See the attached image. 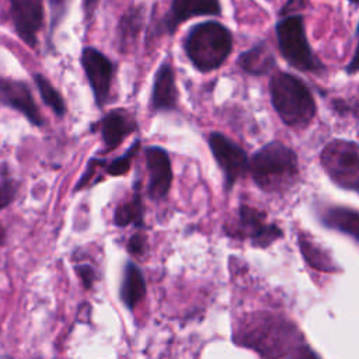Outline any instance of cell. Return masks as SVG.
<instances>
[{
  "mask_svg": "<svg viewBox=\"0 0 359 359\" xmlns=\"http://www.w3.org/2000/svg\"><path fill=\"white\" fill-rule=\"evenodd\" d=\"M146 248V236L143 233H135L128 241V252L132 255H142Z\"/></svg>",
  "mask_w": 359,
  "mask_h": 359,
  "instance_id": "obj_25",
  "label": "cell"
},
{
  "mask_svg": "<svg viewBox=\"0 0 359 359\" xmlns=\"http://www.w3.org/2000/svg\"><path fill=\"white\" fill-rule=\"evenodd\" d=\"M0 104L17 109L35 126L43 125L42 115L25 81L0 77Z\"/></svg>",
  "mask_w": 359,
  "mask_h": 359,
  "instance_id": "obj_9",
  "label": "cell"
},
{
  "mask_svg": "<svg viewBox=\"0 0 359 359\" xmlns=\"http://www.w3.org/2000/svg\"><path fill=\"white\" fill-rule=\"evenodd\" d=\"M146 165L149 170L147 195L153 201L164 198L172 184V168L167 150L158 146L146 149Z\"/></svg>",
  "mask_w": 359,
  "mask_h": 359,
  "instance_id": "obj_10",
  "label": "cell"
},
{
  "mask_svg": "<svg viewBox=\"0 0 359 359\" xmlns=\"http://www.w3.org/2000/svg\"><path fill=\"white\" fill-rule=\"evenodd\" d=\"M140 149V142L136 140L133 142V144L125 151V154L114 158L108 165H107V172L112 177H119V175H125L129 171L130 163L135 157V154L139 151Z\"/></svg>",
  "mask_w": 359,
  "mask_h": 359,
  "instance_id": "obj_22",
  "label": "cell"
},
{
  "mask_svg": "<svg viewBox=\"0 0 359 359\" xmlns=\"http://www.w3.org/2000/svg\"><path fill=\"white\" fill-rule=\"evenodd\" d=\"M34 81L39 90L41 98L46 104V107H49L55 112V115L63 116L66 114V104H65L62 95L59 94V91L41 73L34 74Z\"/></svg>",
  "mask_w": 359,
  "mask_h": 359,
  "instance_id": "obj_20",
  "label": "cell"
},
{
  "mask_svg": "<svg viewBox=\"0 0 359 359\" xmlns=\"http://www.w3.org/2000/svg\"><path fill=\"white\" fill-rule=\"evenodd\" d=\"M137 125L133 118L123 109L109 111L100 122L101 136L104 142L102 153L115 150L130 133L136 130Z\"/></svg>",
  "mask_w": 359,
  "mask_h": 359,
  "instance_id": "obj_13",
  "label": "cell"
},
{
  "mask_svg": "<svg viewBox=\"0 0 359 359\" xmlns=\"http://www.w3.org/2000/svg\"><path fill=\"white\" fill-rule=\"evenodd\" d=\"M4 240H6V231H4V229L0 226V245L4 244Z\"/></svg>",
  "mask_w": 359,
  "mask_h": 359,
  "instance_id": "obj_30",
  "label": "cell"
},
{
  "mask_svg": "<svg viewBox=\"0 0 359 359\" xmlns=\"http://www.w3.org/2000/svg\"><path fill=\"white\" fill-rule=\"evenodd\" d=\"M233 48L230 31L217 21L194 25L185 36L184 49L192 65L203 73L220 67Z\"/></svg>",
  "mask_w": 359,
  "mask_h": 359,
  "instance_id": "obj_1",
  "label": "cell"
},
{
  "mask_svg": "<svg viewBox=\"0 0 359 359\" xmlns=\"http://www.w3.org/2000/svg\"><path fill=\"white\" fill-rule=\"evenodd\" d=\"M76 272L80 276L83 285L86 289H90L95 280V271L91 265L88 264H81V265H76Z\"/></svg>",
  "mask_w": 359,
  "mask_h": 359,
  "instance_id": "obj_26",
  "label": "cell"
},
{
  "mask_svg": "<svg viewBox=\"0 0 359 359\" xmlns=\"http://www.w3.org/2000/svg\"><path fill=\"white\" fill-rule=\"evenodd\" d=\"M11 18L18 36L31 48L36 46L43 24V0H10Z\"/></svg>",
  "mask_w": 359,
  "mask_h": 359,
  "instance_id": "obj_8",
  "label": "cell"
},
{
  "mask_svg": "<svg viewBox=\"0 0 359 359\" xmlns=\"http://www.w3.org/2000/svg\"><path fill=\"white\" fill-rule=\"evenodd\" d=\"M300 247H302V252H303L306 261L311 266L318 268L321 271H334V265L330 261V258H327L325 252L303 234L300 236Z\"/></svg>",
  "mask_w": 359,
  "mask_h": 359,
  "instance_id": "obj_21",
  "label": "cell"
},
{
  "mask_svg": "<svg viewBox=\"0 0 359 359\" xmlns=\"http://www.w3.org/2000/svg\"><path fill=\"white\" fill-rule=\"evenodd\" d=\"M104 163H105L104 160L91 158V160L88 161V164H87V168H86V171H84L83 177L79 180V182H77V185H76L74 191H79V189L84 188V187L88 184V181H90V178L93 177V174H95V168H97V167H100V165H104Z\"/></svg>",
  "mask_w": 359,
  "mask_h": 359,
  "instance_id": "obj_27",
  "label": "cell"
},
{
  "mask_svg": "<svg viewBox=\"0 0 359 359\" xmlns=\"http://www.w3.org/2000/svg\"><path fill=\"white\" fill-rule=\"evenodd\" d=\"M219 14V0H172L170 11L165 14L163 20V27L167 32L172 34L181 22L189 18Z\"/></svg>",
  "mask_w": 359,
  "mask_h": 359,
  "instance_id": "obj_12",
  "label": "cell"
},
{
  "mask_svg": "<svg viewBox=\"0 0 359 359\" xmlns=\"http://www.w3.org/2000/svg\"><path fill=\"white\" fill-rule=\"evenodd\" d=\"M143 202L139 191L133 194V196L116 206L114 213V223L119 227H126L129 224H135L136 227L143 226Z\"/></svg>",
  "mask_w": 359,
  "mask_h": 359,
  "instance_id": "obj_18",
  "label": "cell"
},
{
  "mask_svg": "<svg viewBox=\"0 0 359 359\" xmlns=\"http://www.w3.org/2000/svg\"><path fill=\"white\" fill-rule=\"evenodd\" d=\"M250 172L261 189L280 192L289 188L297 177V156L287 146L271 142L251 157Z\"/></svg>",
  "mask_w": 359,
  "mask_h": 359,
  "instance_id": "obj_2",
  "label": "cell"
},
{
  "mask_svg": "<svg viewBox=\"0 0 359 359\" xmlns=\"http://www.w3.org/2000/svg\"><path fill=\"white\" fill-rule=\"evenodd\" d=\"M142 21H143V10L139 7L130 8L122 15L118 25V36H119V43L122 49L128 48L136 39L142 27Z\"/></svg>",
  "mask_w": 359,
  "mask_h": 359,
  "instance_id": "obj_19",
  "label": "cell"
},
{
  "mask_svg": "<svg viewBox=\"0 0 359 359\" xmlns=\"http://www.w3.org/2000/svg\"><path fill=\"white\" fill-rule=\"evenodd\" d=\"M346 72L349 74H353V73L359 72V27H358V46H356V50H355V55H353L351 63L346 67Z\"/></svg>",
  "mask_w": 359,
  "mask_h": 359,
  "instance_id": "obj_28",
  "label": "cell"
},
{
  "mask_svg": "<svg viewBox=\"0 0 359 359\" xmlns=\"http://www.w3.org/2000/svg\"><path fill=\"white\" fill-rule=\"evenodd\" d=\"M0 359H13V358H10V356H1Z\"/></svg>",
  "mask_w": 359,
  "mask_h": 359,
  "instance_id": "obj_31",
  "label": "cell"
},
{
  "mask_svg": "<svg viewBox=\"0 0 359 359\" xmlns=\"http://www.w3.org/2000/svg\"><path fill=\"white\" fill-rule=\"evenodd\" d=\"M17 191L18 185L14 180H4L0 182V210L7 208L15 199Z\"/></svg>",
  "mask_w": 359,
  "mask_h": 359,
  "instance_id": "obj_24",
  "label": "cell"
},
{
  "mask_svg": "<svg viewBox=\"0 0 359 359\" xmlns=\"http://www.w3.org/2000/svg\"><path fill=\"white\" fill-rule=\"evenodd\" d=\"M81 66L94 94L95 104L102 108L108 100L114 74L112 62L98 49L86 46L80 56Z\"/></svg>",
  "mask_w": 359,
  "mask_h": 359,
  "instance_id": "obj_7",
  "label": "cell"
},
{
  "mask_svg": "<svg viewBox=\"0 0 359 359\" xmlns=\"http://www.w3.org/2000/svg\"><path fill=\"white\" fill-rule=\"evenodd\" d=\"M276 36L283 57L293 67L310 73L323 70V65L310 49L300 15L289 14L280 20L276 25Z\"/></svg>",
  "mask_w": 359,
  "mask_h": 359,
  "instance_id": "obj_4",
  "label": "cell"
},
{
  "mask_svg": "<svg viewBox=\"0 0 359 359\" xmlns=\"http://www.w3.org/2000/svg\"><path fill=\"white\" fill-rule=\"evenodd\" d=\"M321 164L339 187L359 192V144L349 140H332L321 151Z\"/></svg>",
  "mask_w": 359,
  "mask_h": 359,
  "instance_id": "obj_5",
  "label": "cell"
},
{
  "mask_svg": "<svg viewBox=\"0 0 359 359\" xmlns=\"http://www.w3.org/2000/svg\"><path fill=\"white\" fill-rule=\"evenodd\" d=\"M271 101L280 119L290 128H306L316 114L307 86L289 73H275L269 84Z\"/></svg>",
  "mask_w": 359,
  "mask_h": 359,
  "instance_id": "obj_3",
  "label": "cell"
},
{
  "mask_svg": "<svg viewBox=\"0 0 359 359\" xmlns=\"http://www.w3.org/2000/svg\"><path fill=\"white\" fill-rule=\"evenodd\" d=\"M349 1H352V3H359V0H349Z\"/></svg>",
  "mask_w": 359,
  "mask_h": 359,
  "instance_id": "obj_32",
  "label": "cell"
},
{
  "mask_svg": "<svg viewBox=\"0 0 359 359\" xmlns=\"http://www.w3.org/2000/svg\"><path fill=\"white\" fill-rule=\"evenodd\" d=\"M72 0H49V11H50V35L56 31L59 24L63 21L67 14L69 6Z\"/></svg>",
  "mask_w": 359,
  "mask_h": 359,
  "instance_id": "obj_23",
  "label": "cell"
},
{
  "mask_svg": "<svg viewBox=\"0 0 359 359\" xmlns=\"http://www.w3.org/2000/svg\"><path fill=\"white\" fill-rule=\"evenodd\" d=\"M237 234L250 237L255 245L265 247L280 237L282 231L275 224L265 223V215L258 209L243 205L238 210Z\"/></svg>",
  "mask_w": 359,
  "mask_h": 359,
  "instance_id": "obj_11",
  "label": "cell"
},
{
  "mask_svg": "<svg viewBox=\"0 0 359 359\" xmlns=\"http://www.w3.org/2000/svg\"><path fill=\"white\" fill-rule=\"evenodd\" d=\"M238 66L254 76L268 74L275 67V56L265 42H259L238 56Z\"/></svg>",
  "mask_w": 359,
  "mask_h": 359,
  "instance_id": "obj_16",
  "label": "cell"
},
{
  "mask_svg": "<svg viewBox=\"0 0 359 359\" xmlns=\"http://www.w3.org/2000/svg\"><path fill=\"white\" fill-rule=\"evenodd\" d=\"M324 223L359 240V212L348 208H331L323 216Z\"/></svg>",
  "mask_w": 359,
  "mask_h": 359,
  "instance_id": "obj_17",
  "label": "cell"
},
{
  "mask_svg": "<svg viewBox=\"0 0 359 359\" xmlns=\"http://www.w3.org/2000/svg\"><path fill=\"white\" fill-rule=\"evenodd\" d=\"M119 296L129 310H133L146 296V280L143 272L132 261L125 264Z\"/></svg>",
  "mask_w": 359,
  "mask_h": 359,
  "instance_id": "obj_15",
  "label": "cell"
},
{
  "mask_svg": "<svg viewBox=\"0 0 359 359\" xmlns=\"http://www.w3.org/2000/svg\"><path fill=\"white\" fill-rule=\"evenodd\" d=\"M98 3H100V0H83V10H84L87 20L93 17L94 11L97 10Z\"/></svg>",
  "mask_w": 359,
  "mask_h": 359,
  "instance_id": "obj_29",
  "label": "cell"
},
{
  "mask_svg": "<svg viewBox=\"0 0 359 359\" xmlns=\"http://www.w3.org/2000/svg\"><path fill=\"white\" fill-rule=\"evenodd\" d=\"M215 160L224 174L226 189H231L234 182L250 170V160L245 151L222 133H210L208 139Z\"/></svg>",
  "mask_w": 359,
  "mask_h": 359,
  "instance_id": "obj_6",
  "label": "cell"
},
{
  "mask_svg": "<svg viewBox=\"0 0 359 359\" xmlns=\"http://www.w3.org/2000/svg\"><path fill=\"white\" fill-rule=\"evenodd\" d=\"M178 104V90L175 84V74L168 63L160 65L154 74L151 90V109L153 111H172Z\"/></svg>",
  "mask_w": 359,
  "mask_h": 359,
  "instance_id": "obj_14",
  "label": "cell"
}]
</instances>
